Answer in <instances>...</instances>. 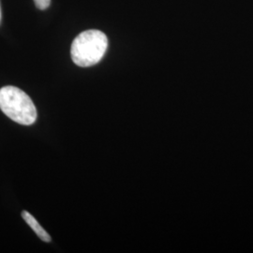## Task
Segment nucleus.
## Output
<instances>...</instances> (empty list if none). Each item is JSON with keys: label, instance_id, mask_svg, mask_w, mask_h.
<instances>
[{"label": "nucleus", "instance_id": "5", "mask_svg": "<svg viewBox=\"0 0 253 253\" xmlns=\"http://www.w3.org/2000/svg\"><path fill=\"white\" fill-rule=\"evenodd\" d=\"M0 22H1V8H0Z\"/></svg>", "mask_w": 253, "mask_h": 253}, {"label": "nucleus", "instance_id": "3", "mask_svg": "<svg viewBox=\"0 0 253 253\" xmlns=\"http://www.w3.org/2000/svg\"><path fill=\"white\" fill-rule=\"evenodd\" d=\"M22 217L25 219V221L28 224L42 241L44 242H51V236L46 232L45 230L42 227V225L37 221L36 218L33 217L29 212L27 211H23L22 212Z\"/></svg>", "mask_w": 253, "mask_h": 253}, {"label": "nucleus", "instance_id": "4", "mask_svg": "<svg viewBox=\"0 0 253 253\" xmlns=\"http://www.w3.org/2000/svg\"><path fill=\"white\" fill-rule=\"evenodd\" d=\"M37 8L40 9H46L51 4V0H34Z\"/></svg>", "mask_w": 253, "mask_h": 253}, {"label": "nucleus", "instance_id": "2", "mask_svg": "<svg viewBox=\"0 0 253 253\" xmlns=\"http://www.w3.org/2000/svg\"><path fill=\"white\" fill-rule=\"evenodd\" d=\"M0 110L12 121L29 126L37 120V109L26 92L7 85L0 89Z\"/></svg>", "mask_w": 253, "mask_h": 253}, {"label": "nucleus", "instance_id": "1", "mask_svg": "<svg viewBox=\"0 0 253 253\" xmlns=\"http://www.w3.org/2000/svg\"><path fill=\"white\" fill-rule=\"evenodd\" d=\"M108 47V39L100 30L90 29L82 32L73 41L71 54L79 67H91L99 63Z\"/></svg>", "mask_w": 253, "mask_h": 253}]
</instances>
